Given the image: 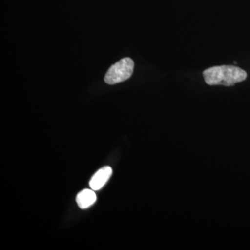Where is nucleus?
Masks as SVG:
<instances>
[{"label": "nucleus", "instance_id": "obj_1", "mask_svg": "<svg viewBox=\"0 0 250 250\" xmlns=\"http://www.w3.org/2000/svg\"><path fill=\"white\" fill-rule=\"evenodd\" d=\"M205 82L208 85L232 86L246 80L247 72L233 65H221L207 69L203 72Z\"/></svg>", "mask_w": 250, "mask_h": 250}, {"label": "nucleus", "instance_id": "obj_3", "mask_svg": "<svg viewBox=\"0 0 250 250\" xmlns=\"http://www.w3.org/2000/svg\"><path fill=\"white\" fill-rule=\"evenodd\" d=\"M113 170L110 166H105L100 169L92 177L89 186L92 190L98 191L104 187L111 177Z\"/></svg>", "mask_w": 250, "mask_h": 250}, {"label": "nucleus", "instance_id": "obj_4", "mask_svg": "<svg viewBox=\"0 0 250 250\" xmlns=\"http://www.w3.org/2000/svg\"><path fill=\"white\" fill-rule=\"evenodd\" d=\"M97 200V195L95 190L85 189L79 192L76 201L79 207L82 209H86L95 204Z\"/></svg>", "mask_w": 250, "mask_h": 250}, {"label": "nucleus", "instance_id": "obj_2", "mask_svg": "<svg viewBox=\"0 0 250 250\" xmlns=\"http://www.w3.org/2000/svg\"><path fill=\"white\" fill-rule=\"evenodd\" d=\"M134 62L129 57L121 59L113 64L106 72L104 81L109 85L121 83L129 80L134 71Z\"/></svg>", "mask_w": 250, "mask_h": 250}]
</instances>
